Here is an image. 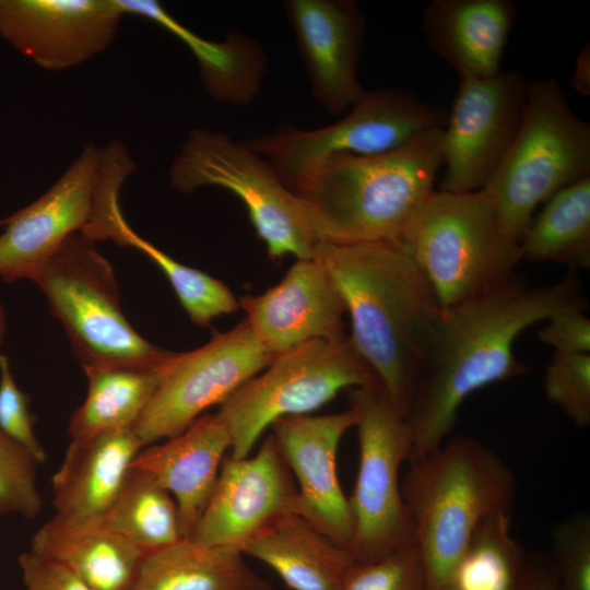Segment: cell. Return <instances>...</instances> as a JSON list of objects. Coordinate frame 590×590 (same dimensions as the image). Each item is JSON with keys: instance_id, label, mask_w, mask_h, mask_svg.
<instances>
[{"instance_id": "cell-1", "label": "cell", "mask_w": 590, "mask_h": 590, "mask_svg": "<svg viewBox=\"0 0 590 590\" xmlns=\"http://www.w3.org/2000/svg\"><path fill=\"white\" fill-rule=\"evenodd\" d=\"M580 302L574 272L534 287L514 274L489 291L440 308L405 413L413 439L409 462L447 440L470 394L527 373L514 353L527 328Z\"/></svg>"}, {"instance_id": "cell-2", "label": "cell", "mask_w": 590, "mask_h": 590, "mask_svg": "<svg viewBox=\"0 0 590 590\" xmlns=\"http://www.w3.org/2000/svg\"><path fill=\"white\" fill-rule=\"evenodd\" d=\"M322 263L350 315V340L405 416L440 306L400 241H319Z\"/></svg>"}, {"instance_id": "cell-3", "label": "cell", "mask_w": 590, "mask_h": 590, "mask_svg": "<svg viewBox=\"0 0 590 590\" xmlns=\"http://www.w3.org/2000/svg\"><path fill=\"white\" fill-rule=\"evenodd\" d=\"M442 129L384 154H333L309 166L290 189L318 241H399L434 190L442 166Z\"/></svg>"}, {"instance_id": "cell-4", "label": "cell", "mask_w": 590, "mask_h": 590, "mask_svg": "<svg viewBox=\"0 0 590 590\" xmlns=\"http://www.w3.org/2000/svg\"><path fill=\"white\" fill-rule=\"evenodd\" d=\"M409 463L402 498L423 557L426 590H440L481 520L510 511L516 479L495 451L468 436L447 439Z\"/></svg>"}, {"instance_id": "cell-5", "label": "cell", "mask_w": 590, "mask_h": 590, "mask_svg": "<svg viewBox=\"0 0 590 590\" xmlns=\"http://www.w3.org/2000/svg\"><path fill=\"white\" fill-rule=\"evenodd\" d=\"M399 241L416 263L441 308L509 280L523 259L483 189L433 190Z\"/></svg>"}, {"instance_id": "cell-6", "label": "cell", "mask_w": 590, "mask_h": 590, "mask_svg": "<svg viewBox=\"0 0 590 590\" xmlns=\"http://www.w3.org/2000/svg\"><path fill=\"white\" fill-rule=\"evenodd\" d=\"M590 177V125L568 106L554 79L530 82L519 129L483 190L517 241L534 210L557 191Z\"/></svg>"}, {"instance_id": "cell-7", "label": "cell", "mask_w": 590, "mask_h": 590, "mask_svg": "<svg viewBox=\"0 0 590 590\" xmlns=\"http://www.w3.org/2000/svg\"><path fill=\"white\" fill-rule=\"evenodd\" d=\"M95 243L82 233L69 236L32 281L47 298L83 369L163 363L172 352L150 343L130 324L113 267Z\"/></svg>"}, {"instance_id": "cell-8", "label": "cell", "mask_w": 590, "mask_h": 590, "mask_svg": "<svg viewBox=\"0 0 590 590\" xmlns=\"http://www.w3.org/2000/svg\"><path fill=\"white\" fill-rule=\"evenodd\" d=\"M137 165L118 140L84 145L58 180L35 201L0 222V278L33 280L48 258L75 233L86 234L119 200Z\"/></svg>"}, {"instance_id": "cell-9", "label": "cell", "mask_w": 590, "mask_h": 590, "mask_svg": "<svg viewBox=\"0 0 590 590\" xmlns=\"http://www.w3.org/2000/svg\"><path fill=\"white\" fill-rule=\"evenodd\" d=\"M168 174L172 187L184 194L216 186L237 196L272 259L315 257L319 241L302 202L247 141L205 128L191 129Z\"/></svg>"}, {"instance_id": "cell-10", "label": "cell", "mask_w": 590, "mask_h": 590, "mask_svg": "<svg viewBox=\"0 0 590 590\" xmlns=\"http://www.w3.org/2000/svg\"><path fill=\"white\" fill-rule=\"evenodd\" d=\"M376 382L349 337L314 340L278 354L219 405L216 415L231 437L229 457L249 456L276 420L310 414L342 390Z\"/></svg>"}, {"instance_id": "cell-11", "label": "cell", "mask_w": 590, "mask_h": 590, "mask_svg": "<svg viewBox=\"0 0 590 590\" xmlns=\"http://www.w3.org/2000/svg\"><path fill=\"white\" fill-rule=\"evenodd\" d=\"M356 411L359 462L349 505L353 522L350 553L371 562L415 544L401 493L400 470L410 460L412 433L379 382L346 390Z\"/></svg>"}, {"instance_id": "cell-12", "label": "cell", "mask_w": 590, "mask_h": 590, "mask_svg": "<svg viewBox=\"0 0 590 590\" xmlns=\"http://www.w3.org/2000/svg\"><path fill=\"white\" fill-rule=\"evenodd\" d=\"M445 115L410 92L366 91L347 115L311 130L283 128L247 141L290 189L312 164L333 154L379 155L397 150L436 127Z\"/></svg>"}, {"instance_id": "cell-13", "label": "cell", "mask_w": 590, "mask_h": 590, "mask_svg": "<svg viewBox=\"0 0 590 590\" xmlns=\"http://www.w3.org/2000/svg\"><path fill=\"white\" fill-rule=\"evenodd\" d=\"M274 355L241 320L217 332L204 345L172 352L162 380L132 429L143 447L182 433L203 412L220 405L246 381L262 371Z\"/></svg>"}, {"instance_id": "cell-14", "label": "cell", "mask_w": 590, "mask_h": 590, "mask_svg": "<svg viewBox=\"0 0 590 590\" xmlns=\"http://www.w3.org/2000/svg\"><path fill=\"white\" fill-rule=\"evenodd\" d=\"M529 87L530 82L512 70L486 79L460 78L442 129L441 190L485 187L516 137Z\"/></svg>"}, {"instance_id": "cell-15", "label": "cell", "mask_w": 590, "mask_h": 590, "mask_svg": "<svg viewBox=\"0 0 590 590\" xmlns=\"http://www.w3.org/2000/svg\"><path fill=\"white\" fill-rule=\"evenodd\" d=\"M298 510L295 479L270 434L255 455L225 457L213 493L189 539L239 550L272 520Z\"/></svg>"}, {"instance_id": "cell-16", "label": "cell", "mask_w": 590, "mask_h": 590, "mask_svg": "<svg viewBox=\"0 0 590 590\" xmlns=\"http://www.w3.org/2000/svg\"><path fill=\"white\" fill-rule=\"evenodd\" d=\"M123 15L116 0H0V36L37 67L63 71L106 50Z\"/></svg>"}, {"instance_id": "cell-17", "label": "cell", "mask_w": 590, "mask_h": 590, "mask_svg": "<svg viewBox=\"0 0 590 590\" xmlns=\"http://www.w3.org/2000/svg\"><path fill=\"white\" fill-rule=\"evenodd\" d=\"M356 421V411L350 406L332 414L285 416L270 426L296 481L298 514L349 552L353 522L338 476L337 455L343 435Z\"/></svg>"}, {"instance_id": "cell-18", "label": "cell", "mask_w": 590, "mask_h": 590, "mask_svg": "<svg viewBox=\"0 0 590 590\" xmlns=\"http://www.w3.org/2000/svg\"><path fill=\"white\" fill-rule=\"evenodd\" d=\"M285 12L311 94L331 114L349 111L366 90L357 78L365 17L353 0H287Z\"/></svg>"}, {"instance_id": "cell-19", "label": "cell", "mask_w": 590, "mask_h": 590, "mask_svg": "<svg viewBox=\"0 0 590 590\" xmlns=\"http://www.w3.org/2000/svg\"><path fill=\"white\" fill-rule=\"evenodd\" d=\"M257 339L274 355L314 340L345 334V306L322 263L297 260L276 285L238 298Z\"/></svg>"}, {"instance_id": "cell-20", "label": "cell", "mask_w": 590, "mask_h": 590, "mask_svg": "<svg viewBox=\"0 0 590 590\" xmlns=\"http://www.w3.org/2000/svg\"><path fill=\"white\" fill-rule=\"evenodd\" d=\"M231 450L216 413L203 414L179 435L143 447L131 467L148 473L174 497L184 539H189L213 493Z\"/></svg>"}, {"instance_id": "cell-21", "label": "cell", "mask_w": 590, "mask_h": 590, "mask_svg": "<svg viewBox=\"0 0 590 590\" xmlns=\"http://www.w3.org/2000/svg\"><path fill=\"white\" fill-rule=\"evenodd\" d=\"M516 19L512 0H433L422 27L428 46L460 78L486 79L500 71Z\"/></svg>"}, {"instance_id": "cell-22", "label": "cell", "mask_w": 590, "mask_h": 590, "mask_svg": "<svg viewBox=\"0 0 590 590\" xmlns=\"http://www.w3.org/2000/svg\"><path fill=\"white\" fill-rule=\"evenodd\" d=\"M142 448L132 428L73 438L52 476L55 515L103 519Z\"/></svg>"}, {"instance_id": "cell-23", "label": "cell", "mask_w": 590, "mask_h": 590, "mask_svg": "<svg viewBox=\"0 0 590 590\" xmlns=\"http://www.w3.org/2000/svg\"><path fill=\"white\" fill-rule=\"evenodd\" d=\"M28 551L67 567L93 590H129L145 554L102 519L57 515L34 533Z\"/></svg>"}, {"instance_id": "cell-24", "label": "cell", "mask_w": 590, "mask_h": 590, "mask_svg": "<svg viewBox=\"0 0 590 590\" xmlns=\"http://www.w3.org/2000/svg\"><path fill=\"white\" fill-rule=\"evenodd\" d=\"M239 551L273 569L292 590H341L355 563L298 512H286L250 538Z\"/></svg>"}, {"instance_id": "cell-25", "label": "cell", "mask_w": 590, "mask_h": 590, "mask_svg": "<svg viewBox=\"0 0 590 590\" xmlns=\"http://www.w3.org/2000/svg\"><path fill=\"white\" fill-rule=\"evenodd\" d=\"M125 14L146 17L184 43L199 64L200 79L215 101L241 106L260 92L267 59L260 43L236 31L222 42L205 39L175 20L155 0H117Z\"/></svg>"}, {"instance_id": "cell-26", "label": "cell", "mask_w": 590, "mask_h": 590, "mask_svg": "<svg viewBox=\"0 0 590 590\" xmlns=\"http://www.w3.org/2000/svg\"><path fill=\"white\" fill-rule=\"evenodd\" d=\"M236 547L180 539L145 553L129 590H260L258 577Z\"/></svg>"}, {"instance_id": "cell-27", "label": "cell", "mask_w": 590, "mask_h": 590, "mask_svg": "<svg viewBox=\"0 0 590 590\" xmlns=\"http://www.w3.org/2000/svg\"><path fill=\"white\" fill-rule=\"evenodd\" d=\"M167 358L155 366L85 368L87 393L69 420L71 439L132 428L160 386Z\"/></svg>"}, {"instance_id": "cell-28", "label": "cell", "mask_w": 590, "mask_h": 590, "mask_svg": "<svg viewBox=\"0 0 590 590\" xmlns=\"http://www.w3.org/2000/svg\"><path fill=\"white\" fill-rule=\"evenodd\" d=\"M520 245L523 258L533 262L590 268V177L551 197Z\"/></svg>"}, {"instance_id": "cell-29", "label": "cell", "mask_w": 590, "mask_h": 590, "mask_svg": "<svg viewBox=\"0 0 590 590\" xmlns=\"http://www.w3.org/2000/svg\"><path fill=\"white\" fill-rule=\"evenodd\" d=\"M102 520L144 553L184 539L172 494L148 473L133 467Z\"/></svg>"}, {"instance_id": "cell-30", "label": "cell", "mask_w": 590, "mask_h": 590, "mask_svg": "<svg viewBox=\"0 0 590 590\" xmlns=\"http://www.w3.org/2000/svg\"><path fill=\"white\" fill-rule=\"evenodd\" d=\"M524 551L510 532L509 510L481 520L452 573V590H518L527 564Z\"/></svg>"}, {"instance_id": "cell-31", "label": "cell", "mask_w": 590, "mask_h": 590, "mask_svg": "<svg viewBox=\"0 0 590 590\" xmlns=\"http://www.w3.org/2000/svg\"><path fill=\"white\" fill-rule=\"evenodd\" d=\"M116 244L139 249L161 269L193 323L209 327L214 318L239 308L238 299L222 281L180 263L140 237L127 223Z\"/></svg>"}, {"instance_id": "cell-32", "label": "cell", "mask_w": 590, "mask_h": 590, "mask_svg": "<svg viewBox=\"0 0 590 590\" xmlns=\"http://www.w3.org/2000/svg\"><path fill=\"white\" fill-rule=\"evenodd\" d=\"M546 399L580 428L590 424V354L553 352L545 369Z\"/></svg>"}, {"instance_id": "cell-33", "label": "cell", "mask_w": 590, "mask_h": 590, "mask_svg": "<svg viewBox=\"0 0 590 590\" xmlns=\"http://www.w3.org/2000/svg\"><path fill=\"white\" fill-rule=\"evenodd\" d=\"M37 461L0 429V514L26 519L38 516L43 499L37 485Z\"/></svg>"}, {"instance_id": "cell-34", "label": "cell", "mask_w": 590, "mask_h": 590, "mask_svg": "<svg viewBox=\"0 0 590 590\" xmlns=\"http://www.w3.org/2000/svg\"><path fill=\"white\" fill-rule=\"evenodd\" d=\"M341 590H426L418 547L410 544L381 558L354 563Z\"/></svg>"}, {"instance_id": "cell-35", "label": "cell", "mask_w": 590, "mask_h": 590, "mask_svg": "<svg viewBox=\"0 0 590 590\" xmlns=\"http://www.w3.org/2000/svg\"><path fill=\"white\" fill-rule=\"evenodd\" d=\"M553 567L559 590H590V517L570 515L552 531Z\"/></svg>"}, {"instance_id": "cell-36", "label": "cell", "mask_w": 590, "mask_h": 590, "mask_svg": "<svg viewBox=\"0 0 590 590\" xmlns=\"http://www.w3.org/2000/svg\"><path fill=\"white\" fill-rule=\"evenodd\" d=\"M30 396L22 391L11 373L9 358L0 354V429L42 463L46 452L34 432Z\"/></svg>"}, {"instance_id": "cell-37", "label": "cell", "mask_w": 590, "mask_h": 590, "mask_svg": "<svg viewBox=\"0 0 590 590\" xmlns=\"http://www.w3.org/2000/svg\"><path fill=\"white\" fill-rule=\"evenodd\" d=\"M580 302L563 308L547 320L538 332V339L565 354H590V319Z\"/></svg>"}, {"instance_id": "cell-38", "label": "cell", "mask_w": 590, "mask_h": 590, "mask_svg": "<svg viewBox=\"0 0 590 590\" xmlns=\"http://www.w3.org/2000/svg\"><path fill=\"white\" fill-rule=\"evenodd\" d=\"M17 564L25 590H93L67 567L28 550Z\"/></svg>"}, {"instance_id": "cell-39", "label": "cell", "mask_w": 590, "mask_h": 590, "mask_svg": "<svg viewBox=\"0 0 590 590\" xmlns=\"http://www.w3.org/2000/svg\"><path fill=\"white\" fill-rule=\"evenodd\" d=\"M518 590H559L553 564L542 558H527Z\"/></svg>"}, {"instance_id": "cell-40", "label": "cell", "mask_w": 590, "mask_h": 590, "mask_svg": "<svg viewBox=\"0 0 590 590\" xmlns=\"http://www.w3.org/2000/svg\"><path fill=\"white\" fill-rule=\"evenodd\" d=\"M590 49L585 47L577 56L576 68L571 80V85L582 95L590 92Z\"/></svg>"}, {"instance_id": "cell-41", "label": "cell", "mask_w": 590, "mask_h": 590, "mask_svg": "<svg viewBox=\"0 0 590 590\" xmlns=\"http://www.w3.org/2000/svg\"><path fill=\"white\" fill-rule=\"evenodd\" d=\"M4 331H5V312L0 302V345L3 340Z\"/></svg>"}, {"instance_id": "cell-42", "label": "cell", "mask_w": 590, "mask_h": 590, "mask_svg": "<svg viewBox=\"0 0 590 590\" xmlns=\"http://www.w3.org/2000/svg\"><path fill=\"white\" fill-rule=\"evenodd\" d=\"M260 590H271V587L269 583H266Z\"/></svg>"}, {"instance_id": "cell-43", "label": "cell", "mask_w": 590, "mask_h": 590, "mask_svg": "<svg viewBox=\"0 0 590 590\" xmlns=\"http://www.w3.org/2000/svg\"><path fill=\"white\" fill-rule=\"evenodd\" d=\"M440 590H452V589L449 586H447V587H445V588H442Z\"/></svg>"}]
</instances>
